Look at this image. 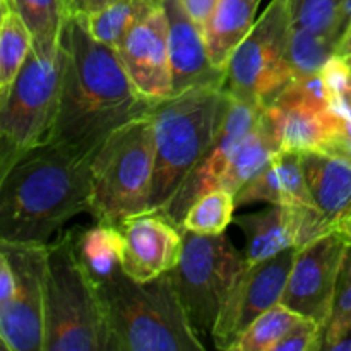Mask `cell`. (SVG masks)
I'll return each instance as SVG.
<instances>
[{"mask_svg": "<svg viewBox=\"0 0 351 351\" xmlns=\"http://www.w3.org/2000/svg\"><path fill=\"white\" fill-rule=\"evenodd\" d=\"M62 45L64 81L51 139L96 153L119 127L146 115L153 101L132 84L119 51L89 33L82 14L69 19Z\"/></svg>", "mask_w": 351, "mask_h": 351, "instance_id": "cell-1", "label": "cell"}, {"mask_svg": "<svg viewBox=\"0 0 351 351\" xmlns=\"http://www.w3.org/2000/svg\"><path fill=\"white\" fill-rule=\"evenodd\" d=\"M96 153L48 141L0 177V240L48 243L75 215L91 211Z\"/></svg>", "mask_w": 351, "mask_h": 351, "instance_id": "cell-2", "label": "cell"}, {"mask_svg": "<svg viewBox=\"0 0 351 351\" xmlns=\"http://www.w3.org/2000/svg\"><path fill=\"white\" fill-rule=\"evenodd\" d=\"M225 86H199L151 103L154 175L149 211L170 206L218 137L230 106Z\"/></svg>", "mask_w": 351, "mask_h": 351, "instance_id": "cell-3", "label": "cell"}, {"mask_svg": "<svg viewBox=\"0 0 351 351\" xmlns=\"http://www.w3.org/2000/svg\"><path fill=\"white\" fill-rule=\"evenodd\" d=\"M110 351H204L180 304L170 271L149 281L125 273L98 285Z\"/></svg>", "mask_w": 351, "mask_h": 351, "instance_id": "cell-4", "label": "cell"}, {"mask_svg": "<svg viewBox=\"0 0 351 351\" xmlns=\"http://www.w3.org/2000/svg\"><path fill=\"white\" fill-rule=\"evenodd\" d=\"M43 351H110L98 285L74 249V230L48 245Z\"/></svg>", "mask_w": 351, "mask_h": 351, "instance_id": "cell-5", "label": "cell"}, {"mask_svg": "<svg viewBox=\"0 0 351 351\" xmlns=\"http://www.w3.org/2000/svg\"><path fill=\"white\" fill-rule=\"evenodd\" d=\"M154 175V132L149 112L119 127L91 161V211L95 221L120 226L149 211Z\"/></svg>", "mask_w": 351, "mask_h": 351, "instance_id": "cell-6", "label": "cell"}, {"mask_svg": "<svg viewBox=\"0 0 351 351\" xmlns=\"http://www.w3.org/2000/svg\"><path fill=\"white\" fill-rule=\"evenodd\" d=\"M64 45L31 48L9 93L0 99V177L53 136L60 112Z\"/></svg>", "mask_w": 351, "mask_h": 351, "instance_id": "cell-7", "label": "cell"}, {"mask_svg": "<svg viewBox=\"0 0 351 351\" xmlns=\"http://www.w3.org/2000/svg\"><path fill=\"white\" fill-rule=\"evenodd\" d=\"M243 252L225 233L202 235L184 230V247L170 271L180 304L199 336H211L233 283L245 267Z\"/></svg>", "mask_w": 351, "mask_h": 351, "instance_id": "cell-8", "label": "cell"}, {"mask_svg": "<svg viewBox=\"0 0 351 351\" xmlns=\"http://www.w3.org/2000/svg\"><path fill=\"white\" fill-rule=\"evenodd\" d=\"M48 245L0 240V339L7 351H43Z\"/></svg>", "mask_w": 351, "mask_h": 351, "instance_id": "cell-9", "label": "cell"}, {"mask_svg": "<svg viewBox=\"0 0 351 351\" xmlns=\"http://www.w3.org/2000/svg\"><path fill=\"white\" fill-rule=\"evenodd\" d=\"M291 26V0H271L228 62L225 88L233 98L266 108L293 81L287 62Z\"/></svg>", "mask_w": 351, "mask_h": 351, "instance_id": "cell-10", "label": "cell"}, {"mask_svg": "<svg viewBox=\"0 0 351 351\" xmlns=\"http://www.w3.org/2000/svg\"><path fill=\"white\" fill-rule=\"evenodd\" d=\"M283 151H324L341 127L324 75L295 79L266 106Z\"/></svg>", "mask_w": 351, "mask_h": 351, "instance_id": "cell-11", "label": "cell"}, {"mask_svg": "<svg viewBox=\"0 0 351 351\" xmlns=\"http://www.w3.org/2000/svg\"><path fill=\"white\" fill-rule=\"evenodd\" d=\"M297 249L291 247L269 259L245 264L211 332L216 348L235 351L237 343L250 324L271 307L281 304Z\"/></svg>", "mask_w": 351, "mask_h": 351, "instance_id": "cell-12", "label": "cell"}, {"mask_svg": "<svg viewBox=\"0 0 351 351\" xmlns=\"http://www.w3.org/2000/svg\"><path fill=\"white\" fill-rule=\"evenodd\" d=\"M350 242L348 237L335 230L298 247L288 276L281 304L317 322L321 331L331 315L339 271Z\"/></svg>", "mask_w": 351, "mask_h": 351, "instance_id": "cell-13", "label": "cell"}, {"mask_svg": "<svg viewBox=\"0 0 351 351\" xmlns=\"http://www.w3.org/2000/svg\"><path fill=\"white\" fill-rule=\"evenodd\" d=\"M263 110L264 108H256V106L239 101L232 96L218 137L209 147L208 153L204 154V158L199 161L197 167L192 170L187 180L184 182L170 206L163 211L175 225L182 228V221H184V216L189 208L201 195L221 187L223 177H225L237 149L257 125L261 115H263Z\"/></svg>", "mask_w": 351, "mask_h": 351, "instance_id": "cell-14", "label": "cell"}, {"mask_svg": "<svg viewBox=\"0 0 351 351\" xmlns=\"http://www.w3.org/2000/svg\"><path fill=\"white\" fill-rule=\"evenodd\" d=\"M117 51L130 81L144 98L158 101L173 95L165 2L129 31Z\"/></svg>", "mask_w": 351, "mask_h": 351, "instance_id": "cell-15", "label": "cell"}, {"mask_svg": "<svg viewBox=\"0 0 351 351\" xmlns=\"http://www.w3.org/2000/svg\"><path fill=\"white\" fill-rule=\"evenodd\" d=\"M123 237V273L136 281H149L177 266L184 247V228L165 213L146 211L119 226Z\"/></svg>", "mask_w": 351, "mask_h": 351, "instance_id": "cell-16", "label": "cell"}, {"mask_svg": "<svg viewBox=\"0 0 351 351\" xmlns=\"http://www.w3.org/2000/svg\"><path fill=\"white\" fill-rule=\"evenodd\" d=\"M267 202V204L291 206L305 213L298 247L317 239V213L302 168V153L280 151L259 173L250 178L235 194L237 208Z\"/></svg>", "mask_w": 351, "mask_h": 351, "instance_id": "cell-17", "label": "cell"}, {"mask_svg": "<svg viewBox=\"0 0 351 351\" xmlns=\"http://www.w3.org/2000/svg\"><path fill=\"white\" fill-rule=\"evenodd\" d=\"M173 95L199 86H226V71L215 67L204 33L178 0H165Z\"/></svg>", "mask_w": 351, "mask_h": 351, "instance_id": "cell-18", "label": "cell"}, {"mask_svg": "<svg viewBox=\"0 0 351 351\" xmlns=\"http://www.w3.org/2000/svg\"><path fill=\"white\" fill-rule=\"evenodd\" d=\"M302 168L317 213V233L335 232L351 208V163L324 153H302Z\"/></svg>", "mask_w": 351, "mask_h": 351, "instance_id": "cell-19", "label": "cell"}, {"mask_svg": "<svg viewBox=\"0 0 351 351\" xmlns=\"http://www.w3.org/2000/svg\"><path fill=\"white\" fill-rule=\"evenodd\" d=\"M305 218L302 209L278 204H269L263 211L250 215L233 216V223L245 235V263L256 264L298 247Z\"/></svg>", "mask_w": 351, "mask_h": 351, "instance_id": "cell-20", "label": "cell"}, {"mask_svg": "<svg viewBox=\"0 0 351 351\" xmlns=\"http://www.w3.org/2000/svg\"><path fill=\"white\" fill-rule=\"evenodd\" d=\"M259 3L261 0H218L202 31L215 67L228 69L233 51L256 24Z\"/></svg>", "mask_w": 351, "mask_h": 351, "instance_id": "cell-21", "label": "cell"}, {"mask_svg": "<svg viewBox=\"0 0 351 351\" xmlns=\"http://www.w3.org/2000/svg\"><path fill=\"white\" fill-rule=\"evenodd\" d=\"M74 249L96 285L123 271V237L119 226L95 221L89 228L74 230Z\"/></svg>", "mask_w": 351, "mask_h": 351, "instance_id": "cell-22", "label": "cell"}, {"mask_svg": "<svg viewBox=\"0 0 351 351\" xmlns=\"http://www.w3.org/2000/svg\"><path fill=\"white\" fill-rule=\"evenodd\" d=\"M280 151H283V147H281L276 127H274L273 120L269 119L266 110H263V115H261L257 125L237 149L235 156H233L232 163H230L228 170L223 177L221 189L235 195Z\"/></svg>", "mask_w": 351, "mask_h": 351, "instance_id": "cell-23", "label": "cell"}, {"mask_svg": "<svg viewBox=\"0 0 351 351\" xmlns=\"http://www.w3.org/2000/svg\"><path fill=\"white\" fill-rule=\"evenodd\" d=\"M165 0H113L95 12L82 14L89 33L101 43L119 50L129 31Z\"/></svg>", "mask_w": 351, "mask_h": 351, "instance_id": "cell-24", "label": "cell"}, {"mask_svg": "<svg viewBox=\"0 0 351 351\" xmlns=\"http://www.w3.org/2000/svg\"><path fill=\"white\" fill-rule=\"evenodd\" d=\"M33 48V34L14 7H0V99L9 93Z\"/></svg>", "mask_w": 351, "mask_h": 351, "instance_id": "cell-25", "label": "cell"}, {"mask_svg": "<svg viewBox=\"0 0 351 351\" xmlns=\"http://www.w3.org/2000/svg\"><path fill=\"white\" fill-rule=\"evenodd\" d=\"M33 34V47L53 50L62 45L65 26L72 14L67 0H12Z\"/></svg>", "mask_w": 351, "mask_h": 351, "instance_id": "cell-26", "label": "cell"}, {"mask_svg": "<svg viewBox=\"0 0 351 351\" xmlns=\"http://www.w3.org/2000/svg\"><path fill=\"white\" fill-rule=\"evenodd\" d=\"M336 48L338 41L293 24L287 50V62L293 81L321 74L328 62L336 55Z\"/></svg>", "mask_w": 351, "mask_h": 351, "instance_id": "cell-27", "label": "cell"}, {"mask_svg": "<svg viewBox=\"0 0 351 351\" xmlns=\"http://www.w3.org/2000/svg\"><path fill=\"white\" fill-rule=\"evenodd\" d=\"M319 351H351V242L343 259L331 315L322 329Z\"/></svg>", "mask_w": 351, "mask_h": 351, "instance_id": "cell-28", "label": "cell"}, {"mask_svg": "<svg viewBox=\"0 0 351 351\" xmlns=\"http://www.w3.org/2000/svg\"><path fill=\"white\" fill-rule=\"evenodd\" d=\"M235 195L225 189H215L201 195L185 213L182 228L202 235H219L225 233L235 213Z\"/></svg>", "mask_w": 351, "mask_h": 351, "instance_id": "cell-29", "label": "cell"}, {"mask_svg": "<svg viewBox=\"0 0 351 351\" xmlns=\"http://www.w3.org/2000/svg\"><path fill=\"white\" fill-rule=\"evenodd\" d=\"M300 319L302 315L287 305H274L250 324L237 343L235 351H274L278 343Z\"/></svg>", "mask_w": 351, "mask_h": 351, "instance_id": "cell-30", "label": "cell"}, {"mask_svg": "<svg viewBox=\"0 0 351 351\" xmlns=\"http://www.w3.org/2000/svg\"><path fill=\"white\" fill-rule=\"evenodd\" d=\"M345 0H291L293 24L339 41Z\"/></svg>", "mask_w": 351, "mask_h": 351, "instance_id": "cell-31", "label": "cell"}, {"mask_svg": "<svg viewBox=\"0 0 351 351\" xmlns=\"http://www.w3.org/2000/svg\"><path fill=\"white\" fill-rule=\"evenodd\" d=\"M321 332V326L317 322L302 317L278 343L274 351H319Z\"/></svg>", "mask_w": 351, "mask_h": 351, "instance_id": "cell-32", "label": "cell"}, {"mask_svg": "<svg viewBox=\"0 0 351 351\" xmlns=\"http://www.w3.org/2000/svg\"><path fill=\"white\" fill-rule=\"evenodd\" d=\"M324 153L335 154V156L351 163V115H343L341 127L336 132L335 139L328 144Z\"/></svg>", "mask_w": 351, "mask_h": 351, "instance_id": "cell-33", "label": "cell"}, {"mask_svg": "<svg viewBox=\"0 0 351 351\" xmlns=\"http://www.w3.org/2000/svg\"><path fill=\"white\" fill-rule=\"evenodd\" d=\"M182 3V7L185 9V12L195 21L199 27L204 31L206 23H208L209 16L215 10L218 0H178Z\"/></svg>", "mask_w": 351, "mask_h": 351, "instance_id": "cell-34", "label": "cell"}, {"mask_svg": "<svg viewBox=\"0 0 351 351\" xmlns=\"http://www.w3.org/2000/svg\"><path fill=\"white\" fill-rule=\"evenodd\" d=\"M346 64H348V89H346L345 98L339 103H336L335 108L339 113H343V115H351V60H346Z\"/></svg>", "mask_w": 351, "mask_h": 351, "instance_id": "cell-35", "label": "cell"}, {"mask_svg": "<svg viewBox=\"0 0 351 351\" xmlns=\"http://www.w3.org/2000/svg\"><path fill=\"white\" fill-rule=\"evenodd\" d=\"M336 55L346 58V60H351V26L346 27L343 36L339 38L338 48H336Z\"/></svg>", "mask_w": 351, "mask_h": 351, "instance_id": "cell-36", "label": "cell"}, {"mask_svg": "<svg viewBox=\"0 0 351 351\" xmlns=\"http://www.w3.org/2000/svg\"><path fill=\"white\" fill-rule=\"evenodd\" d=\"M336 230H338V232H341L343 235H346L351 240V208H350V211L343 216L341 221L338 223Z\"/></svg>", "mask_w": 351, "mask_h": 351, "instance_id": "cell-37", "label": "cell"}, {"mask_svg": "<svg viewBox=\"0 0 351 351\" xmlns=\"http://www.w3.org/2000/svg\"><path fill=\"white\" fill-rule=\"evenodd\" d=\"M112 2H113V0H88V2H86L84 14L95 12V10L103 9V7L108 5V3H112Z\"/></svg>", "mask_w": 351, "mask_h": 351, "instance_id": "cell-38", "label": "cell"}, {"mask_svg": "<svg viewBox=\"0 0 351 351\" xmlns=\"http://www.w3.org/2000/svg\"><path fill=\"white\" fill-rule=\"evenodd\" d=\"M350 26H351V0H345V7H343V33H345L346 27Z\"/></svg>", "mask_w": 351, "mask_h": 351, "instance_id": "cell-39", "label": "cell"}, {"mask_svg": "<svg viewBox=\"0 0 351 351\" xmlns=\"http://www.w3.org/2000/svg\"><path fill=\"white\" fill-rule=\"evenodd\" d=\"M69 5H71L72 14H84L86 10V2L88 0H67Z\"/></svg>", "mask_w": 351, "mask_h": 351, "instance_id": "cell-40", "label": "cell"}, {"mask_svg": "<svg viewBox=\"0 0 351 351\" xmlns=\"http://www.w3.org/2000/svg\"><path fill=\"white\" fill-rule=\"evenodd\" d=\"M0 7H14L12 0H0Z\"/></svg>", "mask_w": 351, "mask_h": 351, "instance_id": "cell-41", "label": "cell"}]
</instances>
